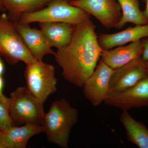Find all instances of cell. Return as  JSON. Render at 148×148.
Segmentation results:
<instances>
[{"instance_id":"3","label":"cell","mask_w":148,"mask_h":148,"mask_svg":"<svg viewBox=\"0 0 148 148\" xmlns=\"http://www.w3.org/2000/svg\"><path fill=\"white\" fill-rule=\"evenodd\" d=\"M90 17L84 10L70 4L67 0H52L45 8L23 14L17 22H62L75 25Z\"/></svg>"},{"instance_id":"1","label":"cell","mask_w":148,"mask_h":148,"mask_svg":"<svg viewBox=\"0 0 148 148\" xmlns=\"http://www.w3.org/2000/svg\"><path fill=\"white\" fill-rule=\"evenodd\" d=\"M95 28L90 18L74 25L71 42L53 56L64 79L77 87L83 86L101 58L103 49Z\"/></svg>"},{"instance_id":"16","label":"cell","mask_w":148,"mask_h":148,"mask_svg":"<svg viewBox=\"0 0 148 148\" xmlns=\"http://www.w3.org/2000/svg\"><path fill=\"white\" fill-rule=\"evenodd\" d=\"M120 121L126 130L128 141L140 148H148V129L143 123L134 119L127 111H123Z\"/></svg>"},{"instance_id":"19","label":"cell","mask_w":148,"mask_h":148,"mask_svg":"<svg viewBox=\"0 0 148 148\" xmlns=\"http://www.w3.org/2000/svg\"><path fill=\"white\" fill-rule=\"evenodd\" d=\"M9 105L0 99V130H7L14 125L10 114Z\"/></svg>"},{"instance_id":"5","label":"cell","mask_w":148,"mask_h":148,"mask_svg":"<svg viewBox=\"0 0 148 148\" xmlns=\"http://www.w3.org/2000/svg\"><path fill=\"white\" fill-rule=\"evenodd\" d=\"M0 56L12 65L20 61L27 65L37 61L4 12L0 14Z\"/></svg>"},{"instance_id":"4","label":"cell","mask_w":148,"mask_h":148,"mask_svg":"<svg viewBox=\"0 0 148 148\" xmlns=\"http://www.w3.org/2000/svg\"><path fill=\"white\" fill-rule=\"evenodd\" d=\"M9 112L14 125L34 124L41 125L45 112L43 104L26 86H19L11 92Z\"/></svg>"},{"instance_id":"27","label":"cell","mask_w":148,"mask_h":148,"mask_svg":"<svg viewBox=\"0 0 148 148\" xmlns=\"http://www.w3.org/2000/svg\"><path fill=\"white\" fill-rule=\"evenodd\" d=\"M67 1H68L69 2H72L73 1H77V0H67Z\"/></svg>"},{"instance_id":"28","label":"cell","mask_w":148,"mask_h":148,"mask_svg":"<svg viewBox=\"0 0 148 148\" xmlns=\"http://www.w3.org/2000/svg\"><path fill=\"white\" fill-rule=\"evenodd\" d=\"M147 61V64L148 67V61Z\"/></svg>"},{"instance_id":"13","label":"cell","mask_w":148,"mask_h":148,"mask_svg":"<svg viewBox=\"0 0 148 148\" xmlns=\"http://www.w3.org/2000/svg\"><path fill=\"white\" fill-rule=\"evenodd\" d=\"M148 37V24L135 25L114 34H101L98 40L103 50H108Z\"/></svg>"},{"instance_id":"25","label":"cell","mask_w":148,"mask_h":148,"mask_svg":"<svg viewBox=\"0 0 148 148\" xmlns=\"http://www.w3.org/2000/svg\"><path fill=\"white\" fill-rule=\"evenodd\" d=\"M0 143L3 144V131L1 130H0Z\"/></svg>"},{"instance_id":"9","label":"cell","mask_w":148,"mask_h":148,"mask_svg":"<svg viewBox=\"0 0 148 148\" xmlns=\"http://www.w3.org/2000/svg\"><path fill=\"white\" fill-rule=\"evenodd\" d=\"M104 103L123 111L148 107V76L127 89L109 92Z\"/></svg>"},{"instance_id":"2","label":"cell","mask_w":148,"mask_h":148,"mask_svg":"<svg viewBox=\"0 0 148 148\" xmlns=\"http://www.w3.org/2000/svg\"><path fill=\"white\" fill-rule=\"evenodd\" d=\"M78 115L77 109L66 99L53 101L41 123L48 141L61 148L69 147L70 133L77 121Z\"/></svg>"},{"instance_id":"26","label":"cell","mask_w":148,"mask_h":148,"mask_svg":"<svg viewBox=\"0 0 148 148\" xmlns=\"http://www.w3.org/2000/svg\"><path fill=\"white\" fill-rule=\"evenodd\" d=\"M0 148H7V147L3 144L0 143Z\"/></svg>"},{"instance_id":"22","label":"cell","mask_w":148,"mask_h":148,"mask_svg":"<svg viewBox=\"0 0 148 148\" xmlns=\"http://www.w3.org/2000/svg\"><path fill=\"white\" fill-rule=\"evenodd\" d=\"M4 65L2 60L1 57L0 56V75L2 76L4 71Z\"/></svg>"},{"instance_id":"7","label":"cell","mask_w":148,"mask_h":148,"mask_svg":"<svg viewBox=\"0 0 148 148\" xmlns=\"http://www.w3.org/2000/svg\"><path fill=\"white\" fill-rule=\"evenodd\" d=\"M148 76L147 61L142 57L137 58L113 69L110 79L109 92H119L127 89Z\"/></svg>"},{"instance_id":"8","label":"cell","mask_w":148,"mask_h":148,"mask_svg":"<svg viewBox=\"0 0 148 148\" xmlns=\"http://www.w3.org/2000/svg\"><path fill=\"white\" fill-rule=\"evenodd\" d=\"M69 3L92 15L108 29L115 28L121 17V8L115 0H77Z\"/></svg>"},{"instance_id":"15","label":"cell","mask_w":148,"mask_h":148,"mask_svg":"<svg viewBox=\"0 0 148 148\" xmlns=\"http://www.w3.org/2000/svg\"><path fill=\"white\" fill-rule=\"evenodd\" d=\"M42 132L43 129L39 125L28 123L20 126L14 125L3 131V144L7 148H26L32 137Z\"/></svg>"},{"instance_id":"18","label":"cell","mask_w":148,"mask_h":148,"mask_svg":"<svg viewBox=\"0 0 148 148\" xmlns=\"http://www.w3.org/2000/svg\"><path fill=\"white\" fill-rule=\"evenodd\" d=\"M122 10L120 20L115 28L120 29L127 23L135 25L148 24V21L140 10L138 0H117Z\"/></svg>"},{"instance_id":"21","label":"cell","mask_w":148,"mask_h":148,"mask_svg":"<svg viewBox=\"0 0 148 148\" xmlns=\"http://www.w3.org/2000/svg\"><path fill=\"white\" fill-rule=\"evenodd\" d=\"M4 81L3 79L2 76L0 75V99L4 102L8 103L9 105V98H7L3 92V88Z\"/></svg>"},{"instance_id":"17","label":"cell","mask_w":148,"mask_h":148,"mask_svg":"<svg viewBox=\"0 0 148 148\" xmlns=\"http://www.w3.org/2000/svg\"><path fill=\"white\" fill-rule=\"evenodd\" d=\"M52 0H1L8 11L10 21L18 22L23 14L39 10Z\"/></svg>"},{"instance_id":"6","label":"cell","mask_w":148,"mask_h":148,"mask_svg":"<svg viewBox=\"0 0 148 148\" xmlns=\"http://www.w3.org/2000/svg\"><path fill=\"white\" fill-rule=\"evenodd\" d=\"M24 75L26 86L42 104L57 90V79L52 64L42 61L27 64Z\"/></svg>"},{"instance_id":"20","label":"cell","mask_w":148,"mask_h":148,"mask_svg":"<svg viewBox=\"0 0 148 148\" xmlns=\"http://www.w3.org/2000/svg\"><path fill=\"white\" fill-rule=\"evenodd\" d=\"M143 50L142 58L145 61H148V37L142 39Z\"/></svg>"},{"instance_id":"11","label":"cell","mask_w":148,"mask_h":148,"mask_svg":"<svg viewBox=\"0 0 148 148\" xmlns=\"http://www.w3.org/2000/svg\"><path fill=\"white\" fill-rule=\"evenodd\" d=\"M13 24L29 51L37 61H42L47 55H54L55 51L48 45L40 30L31 28L29 24L27 23L16 22Z\"/></svg>"},{"instance_id":"24","label":"cell","mask_w":148,"mask_h":148,"mask_svg":"<svg viewBox=\"0 0 148 148\" xmlns=\"http://www.w3.org/2000/svg\"><path fill=\"white\" fill-rule=\"evenodd\" d=\"M7 11V10L6 8H5V7L3 5L2 3L0 0V11L3 12H5Z\"/></svg>"},{"instance_id":"10","label":"cell","mask_w":148,"mask_h":148,"mask_svg":"<svg viewBox=\"0 0 148 148\" xmlns=\"http://www.w3.org/2000/svg\"><path fill=\"white\" fill-rule=\"evenodd\" d=\"M113 71V69L101 60L85 82L82 87L84 94L93 106H100L107 98Z\"/></svg>"},{"instance_id":"23","label":"cell","mask_w":148,"mask_h":148,"mask_svg":"<svg viewBox=\"0 0 148 148\" xmlns=\"http://www.w3.org/2000/svg\"><path fill=\"white\" fill-rule=\"evenodd\" d=\"M143 12L144 16L148 21V0L147 1L145 8V10L143 11Z\"/></svg>"},{"instance_id":"14","label":"cell","mask_w":148,"mask_h":148,"mask_svg":"<svg viewBox=\"0 0 148 148\" xmlns=\"http://www.w3.org/2000/svg\"><path fill=\"white\" fill-rule=\"evenodd\" d=\"M39 26L51 48L59 49L68 45L71 40L74 25L62 22H42Z\"/></svg>"},{"instance_id":"29","label":"cell","mask_w":148,"mask_h":148,"mask_svg":"<svg viewBox=\"0 0 148 148\" xmlns=\"http://www.w3.org/2000/svg\"><path fill=\"white\" fill-rule=\"evenodd\" d=\"M146 1H147V0H146Z\"/></svg>"},{"instance_id":"12","label":"cell","mask_w":148,"mask_h":148,"mask_svg":"<svg viewBox=\"0 0 148 148\" xmlns=\"http://www.w3.org/2000/svg\"><path fill=\"white\" fill-rule=\"evenodd\" d=\"M143 50L142 40H138L127 45L120 46L114 49L103 50L101 60L114 69L142 57Z\"/></svg>"}]
</instances>
